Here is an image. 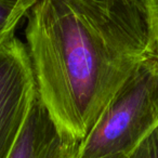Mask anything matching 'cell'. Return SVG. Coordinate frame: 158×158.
<instances>
[{"label": "cell", "instance_id": "cell-1", "mask_svg": "<svg viewBox=\"0 0 158 158\" xmlns=\"http://www.w3.org/2000/svg\"><path fill=\"white\" fill-rule=\"evenodd\" d=\"M37 95L80 143L135 70L156 53L142 0H38L26 14Z\"/></svg>", "mask_w": 158, "mask_h": 158}, {"label": "cell", "instance_id": "cell-2", "mask_svg": "<svg viewBox=\"0 0 158 158\" xmlns=\"http://www.w3.org/2000/svg\"><path fill=\"white\" fill-rule=\"evenodd\" d=\"M158 127V55L149 56L107 104L77 158L126 155Z\"/></svg>", "mask_w": 158, "mask_h": 158}, {"label": "cell", "instance_id": "cell-3", "mask_svg": "<svg viewBox=\"0 0 158 158\" xmlns=\"http://www.w3.org/2000/svg\"><path fill=\"white\" fill-rule=\"evenodd\" d=\"M36 95L26 46L13 36L0 44V158L9 156Z\"/></svg>", "mask_w": 158, "mask_h": 158}, {"label": "cell", "instance_id": "cell-4", "mask_svg": "<svg viewBox=\"0 0 158 158\" xmlns=\"http://www.w3.org/2000/svg\"><path fill=\"white\" fill-rule=\"evenodd\" d=\"M79 143L63 134L38 95L7 158H77Z\"/></svg>", "mask_w": 158, "mask_h": 158}, {"label": "cell", "instance_id": "cell-5", "mask_svg": "<svg viewBox=\"0 0 158 158\" xmlns=\"http://www.w3.org/2000/svg\"><path fill=\"white\" fill-rule=\"evenodd\" d=\"M28 12L19 0H0V44L14 36L20 21Z\"/></svg>", "mask_w": 158, "mask_h": 158}, {"label": "cell", "instance_id": "cell-6", "mask_svg": "<svg viewBox=\"0 0 158 158\" xmlns=\"http://www.w3.org/2000/svg\"><path fill=\"white\" fill-rule=\"evenodd\" d=\"M127 158H158V127L153 130Z\"/></svg>", "mask_w": 158, "mask_h": 158}, {"label": "cell", "instance_id": "cell-7", "mask_svg": "<svg viewBox=\"0 0 158 158\" xmlns=\"http://www.w3.org/2000/svg\"><path fill=\"white\" fill-rule=\"evenodd\" d=\"M146 12L152 39L158 55V0H142Z\"/></svg>", "mask_w": 158, "mask_h": 158}, {"label": "cell", "instance_id": "cell-8", "mask_svg": "<svg viewBox=\"0 0 158 158\" xmlns=\"http://www.w3.org/2000/svg\"><path fill=\"white\" fill-rule=\"evenodd\" d=\"M19 1H20V2L22 3L25 8H27L28 11H29V9H31V8L33 7L36 2H37L38 0H19Z\"/></svg>", "mask_w": 158, "mask_h": 158}, {"label": "cell", "instance_id": "cell-9", "mask_svg": "<svg viewBox=\"0 0 158 158\" xmlns=\"http://www.w3.org/2000/svg\"><path fill=\"white\" fill-rule=\"evenodd\" d=\"M128 156L126 155H114V156H110V157H104V158H127Z\"/></svg>", "mask_w": 158, "mask_h": 158}]
</instances>
